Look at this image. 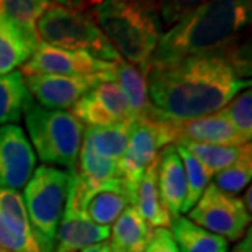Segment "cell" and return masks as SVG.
I'll return each instance as SVG.
<instances>
[{
	"instance_id": "2",
	"label": "cell",
	"mask_w": 252,
	"mask_h": 252,
	"mask_svg": "<svg viewBox=\"0 0 252 252\" xmlns=\"http://www.w3.org/2000/svg\"><path fill=\"white\" fill-rule=\"evenodd\" d=\"M251 10V1L247 0L202 1L162 34L149 66L224 49L250 26Z\"/></svg>"
},
{
	"instance_id": "7",
	"label": "cell",
	"mask_w": 252,
	"mask_h": 252,
	"mask_svg": "<svg viewBox=\"0 0 252 252\" xmlns=\"http://www.w3.org/2000/svg\"><path fill=\"white\" fill-rule=\"evenodd\" d=\"M129 206H133V193L124 178L87 188L76 171H72L66 209L80 213L94 224L109 227Z\"/></svg>"
},
{
	"instance_id": "33",
	"label": "cell",
	"mask_w": 252,
	"mask_h": 252,
	"mask_svg": "<svg viewBox=\"0 0 252 252\" xmlns=\"http://www.w3.org/2000/svg\"><path fill=\"white\" fill-rule=\"evenodd\" d=\"M252 243H251V228H248L247 235L244 237L241 241H238V244L234 247L233 252H252L251 250Z\"/></svg>"
},
{
	"instance_id": "27",
	"label": "cell",
	"mask_w": 252,
	"mask_h": 252,
	"mask_svg": "<svg viewBox=\"0 0 252 252\" xmlns=\"http://www.w3.org/2000/svg\"><path fill=\"white\" fill-rule=\"evenodd\" d=\"M32 55L17 30L0 16V76L14 72Z\"/></svg>"
},
{
	"instance_id": "20",
	"label": "cell",
	"mask_w": 252,
	"mask_h": 252,
	"mask_svg": "<svg viewBox=\"0 0 252 252\" xmlns=\"http://www.w3.org/2000/svg\"><path fill=\"white\" fill-rule=\"evenodd\" d=\"M153 231L135 207L129 206L112 224L109 243L118 252H142L150 243Z\"/></svg>"
},
{
	"instance_id": "14",
	"label": "cell",
	"mask_w": 252,
	"mask_h": 252,
	"mask_svg": "<svg viewBox=\"0 0 252 252\" xmlns=\"http://www.w3.org/2000/svg\"><path fill=\"white\" fill-rule=\"evenodd\" d=\"M175 132L177 143L181 140L216 146H244L251 143L220 111L206 117L175 122Z\"/></svg>"
},
{
	"instance_id": "32",
	"label": "cell",
	"mask_w": 252,
	"mask_h": 252,
	"mask_svg": "<svg viewBox=\"0 0 252 252\" xmlns=\"http://www.w3.org/2000/svg\"><path fill=\"white\" fill-rule=\"evenodd\" d=\"M142 252H180L168 228H156L150 243Z\"/></svg>"
},
{
	"instance_id": "1",
	"label": "cell",
	"mask_w": 252,
	"mask_h": 252,
	"mask_svg": "<svg viewBox=\"0 0 252 252\" xmlns=\"http://www.w3.org/2000/svg\"><path fill=\"white\" fill-rule=\"evenodd\" d=\"M251 87L227 61L223 49L149 66L147 89L154 119L184 122L215 114Z\"/></svg>"
},
{
	"instance_id": "34",
	"label": "cell",
	"mask_w": 252,
	"mask_h": 252,
	"mask_svg": "<svg viewBox=\"0 0 252 252\" xmlns=\"http://www.w3.org/2000/svg\"><path fill=\"white\" fill-rule=\"evenodd\" d=\"M80 252H118L109 241H104V243L95 244V245H91L89 248H84Z\"/></svg>"
},
{
	"instance_id": "36",
	"label": "cell",
	"mask_w": 252,
	"mask_h": 252,
	"mask_svg": "<svg viewBox=\"0 0 252 252\" xmlns=\"http://www.w3.org/2000/svg\"><path fill=\"white\" fill-rule=\"evenodd\" d=\"M0 252H1V251H0Z\"/></svg>"
},
{
	"instance_id": "9",
	"label": "cell",
	"mask_w": 252,
	"mask_h": 252,
	"mask_svg": "<svg viewBox=\"0 0 252 252\" xmlns=\"http://www.w3.org/2000/svg\"><path fill=\"white\" fill-rule=\"evenodd\" d=\"M188 213L187 219L193 224L227 241H238L251 221V215L247 212L243 200L220 190L215 184L207 185Z\"/></svg>"
},
{
	"instance_id": "15",
	"label": "cell",
	"mask_w": 252,
	"mask_h": 252,
	"mask_svg": "<svg viewBox=\"0 0 252 252\" xmlns=\"http://www.w3.org/2000/svg\"><path fill=\"white\" fill-rule=\"evenodd\" d=\"M157 185L162 205L172 219L180 217L187 199V177L174 144L161 150L157 158Z\"/></svg>"
},
{
	"instance_id": "25",
	"label": "cell",
	"mask_w": 252,
	"mask_h": 252,
	"mask_svg": "<svg viewBox=\"0 0 252 252\" xmlns=\"http://www.w3.org/2000/svg\"><path fill=\"white\" fill-rule=\"evenodd\" d=\"M175 144H180L184 149H187L202 164L210 178L233 165L247 150L251 149V143L244 146H216L181 140Z\"/></svg>"
},
{
	"instance_id": "5",
	"label": "cell",
	"mask_w": 252,
	"mask_h": 252,
	"mask_svg": "<svg viewBox=\"0 0 252 252\" xmlns=\"http://www.w3.org/2000/svg\"><path fill=\"white\" fill-rule=\"evenodd\" d=\"M23 115L31 143L44 165L56 164L74 171L86 130L80 121L67 111L46 109L34 101Z\"/></svg>"
},
{
	"instance_id": "4",
	"label": "cell",
	"mask_w": 252,
	"mask_h": 252,
	"mask_svg": "<svg viewBox=\"0 0 252 252\" xmlns=\"http://www.w3.org/2000/svg\"><path fill=\"white\" fill-rule=\"evenodd\" d=\"M36 34L48 45L81 51L105 62L122 61L95 23L90 3L81 6V3L52 1L36 21Z\"/></svg>"
},
{
	"instance_id": "31",
	"label": "cell",
	"mask_w": 252,
	"mask_h": 252,
	"mask_svg": "<svg viewBox=\"0 0 252 252\" xmlns=\"http://www.w3.org/2000/svg\"><path fill=\"white\" fill-rule=\"evenodd\" d=\"M202 1H162L160 3V20L161 24L165 26H175L178 21L190 13L195 7H198Z\"/></svg>"
},
{
	"instance_id": "8",
	"label": "cell",
	"mask_w": 252,
	"mask_h": 252,
	"mask_svg": "<svg viewBox=\"0 0 252 252\" xmlns=\"http://www.w3.org/2000/svg\"><path fill=\"white\" fill-rule=\"evenodd\" d=\"M177 143L175 122L146 119L133 124L129 144L119 161V168L127 188L133 193L146 170L157 161L158 154L167 146Z\"/></svg>"
},
{
	"instance_id": "6",
	"label": "cell",
	"mask_w": 252,
	"mask_h": 252,
	"mask_svg": "<svg viewBox=\"0 0 252 252\" xmlns=\"http://www.w3.org/2000/svg\"><path fill=\"white\" fill-rule=\"evenodd\" d=\"M70 184L72 172L42 164L24 188L23 200L41 252H54Z\"/></svg>"
},
{
	"instance_id": "24",
	"label": "cell",
	"mask_w": 252,
	"mask_h": 252,
	"mask_svg": "<svg viewBox=\"0 0 252 252\" xmlns=\"http://www.w3.org/2000/svg\"><path fill=\"white\" fill-rule=\"evenodd\" d=\"M0 220L6 230L16 238L31 245H38L30 224L23 195L16 189L0 188Z\"/></svg>"
},
{
	"instance_id": "35",
	"label": "cell",
	"mask_w": 252,
	"mask_h": 252,
	"mask_svg": "<svg viewBox=\"0 0 252 252\" xmlns=\"http://www.w3.org/2000/svg\"><path fill=\"white\" fill-rule=\"evenodd\" d=\"M251 199H252V188L251 187H248V188H247V192L244 193V199H241V200H243L244 206H245L247 212H248L250 215H251V212H252Z\"/></svg>"
},
{
	"instance_id": "22",
	"label": "cell",
	"mask_w": 252,
	"mask_h": 252,
	"mask_svg": "<svg viewBox=\"0 0 252 252\" xmlns=\"http://www.w3.org/2000/svg\"><path fill=\"white\" fill-rule=\"evenodd\" d=\"M172 238L180 252H227L228 241L193 224L187 217L172 219L170 225Z\"/></svg>"
},
{
	"instance_id": "13",
	"label": "cell",
	"mask_w": 252,
	"mask_h": 252,
	"mask_svg": "<svg viewBox=\"0 0 252 252\" xmlns=\"http://www.w3.org/2000/svg\"><path fill=\"white\" fill-rule=\"evenodd\" d=\"M70 109L73 117L89 127H105L130 121L126 99L115 81L97 86Z\"/></svg>"
},
{
	"instance_id": "10",
	"label": "cell",
	"mask_w": 252,
	"mask_h": 252,
	"mask_svg": "<svg viewBox=\"0 0 252 252\" xmlns=\"http://www.w3.org/2000/svg\"><path fill=\"white\" fill-rule=\"evenodd\" d=\"M32 98L46 109L72 108L73 105L97 86L115 81V72L89 76H59V74H31L23 76Z\"/></svg>"
},
{
	"instance_id": "23",
	"label": "cell",
	"mask_w": 252,
	"mask_h": 252,
	"mask_svg": "<svg viewBox=\"0 0 252 252\" xmlns=\"http://www.w3.org/2000/svg\"><path fill=\"white\" fill-rule=\"evenodd\" d=\"M34 101L20 70L0 76V126L16 125Z\"/></svg>"
},
{
	"instance_id": "29",
	"label": "cell",
	"mask_w": 252,
	"mask_h": 252,
	"mask_svg": "<svg viewBox=\"0 0 252 252\" xmlns=\"http://www.w3.org/2000/svg\"><path fill=\"white\" fill-rule=\"evenodd\" d=\"M252 178V147L237 161L215 175V185L225 193L235 195L241 192Z\"/></svg>"
},
{
	"instance_id": "30",
	"label": "cell",
	"mask_w": 252,
	"mask_h": 252,
	"mask_svg": "<svg viewBox=\"0 0 252 252\" xmlns=\"http://www.w3.org/2000/svg\"><path fill=\"white\" fill-rule=\"evenodd\" d=\"M230 124L241 135L251 142L252 137V91L251 89L241 91L231 99L224 108L220 109Z\"/></svg>"
},
{
	"instance_id": "21",
	"label": "cell",
	"mask_w": 252,
	"mask_h": 252,
	"mask_svg": "<svg viewBox=\"0 0 252 252\" xmlns=\"http://www.w3.org/2000/svg\"><path fill=\"white\" fill-rule=\"evenodd\" d=\"M133 124L132 121H125L105 127H87L83 135V142L101 157L119 162L126 153Z\"/></svg>"
},
{
	"instance_id": "16",
	"label": "cell",
	"mask_w": 252,
	"mask_h": 252,
	"mask_svg": "<svg viewBox=\"0 0 252 252\" xmlns=\"http://www.w3.org/2000/svg\"><path fill=\"white\" fill-rule=\"evenodd\" d=\"M109 237V227L94 224L80 213L64 207L56 231L54 252H80L91 245L107 241Z\"/></svg>"
},
{
	"instance_id": "19",
	"label": "cell",
	"mask_w": 252,
	"mask_h": 252,
	"mask_svg": "<svg viewBox=\"0 0 252 252\" xmlns=\"http://www.w3.org/2000/svg\"><path fill=\"white\" fill-rule=\"evenodd\" d=\"M51 3L45 0H0V16L17 30L32 52L41 44L36 34V21Z\"/></svg>"
},
{
	"instance_id": "12",
	"label": "cell",
	"mask_w": 252,
	"mask_h": 252,
	"mask_svg": "<svg viewBox=\"0 0 252 252\" xmlns=\"http://www.w3.org/2000/svg\"><path fill=\"white\" fill-rule=\"evenodd\" d=\"M34 149L18 125L0 126V188L26 187L35 171Z\"/></svg>"
},
{
	"instance_id": "18",
	"label": "cell",
	"mask_w": 252,
	"mask_h": 252,
	"mask_svg": "<svg viewBox=\"0 0 252 252\" xmlns=\"http://www.w3.org/2000/svg\"><path fill=\"white\" fill-rule=\"evenodd\" d=\"M133 207L147 224L153 230L168 228L172 217L162 205L158 185H157V161L153 162L136 187Z\"/></svg>"
},
{
	"instance_id": "26",
	"label": "cell",
	"mask_w": 252,
	"mask_h": 252,
	"mask_svg": "<svg viewBox=\"0 0 252 252\" xmlns=\"http://www.w3.org/2000/svg\"><path fill=\"white\" fill-rule=\"evenodd\" d=\"M79 158L80 160L74 171L87 188L97 187L108 181L124 178L119 168V162L101 157L84 142L81 143Z\"/></svg>"
},
{
	"instance_id": "11",
	"label": "cell",
	"mask_w": 252,
	"mask_h": 252,
	"mask_svg": "<svg viewBox=\"0 0 252 252\" xmlns=\"http://www.w3.org/2000/svg\"><path fill=\"white\" fill-rule=\"evenodd\" d=\"M117 63L99 61L81 51H69L41 42L31 58L21 66L23 76L59 74V76H89L115 72Z\"/></svg>"
},
{
	"instance_id": "3",
	"label": "cell",
	"mask_w": 252,
	"mask_h": 252,
	"mask_svg": "<svg viewBox=\"0 0 252 252\" xmlns=\"http://www.w3.org/2000/svg\"><path fill=\"white\" fill-rule=\"evenodd\" d=\"M99 30L126 62L149 67L162 36L160 3L107 0L90 3Z\"/></svg>"
},
{
	"instance_id": "17",
	"label": "cell",
	"mask_w": 252,
	"mask_h": 252,
	"mask_svg": "<svg viewBox=\"0 0 252 252\" xmlns=\"http://www.w3.org/2000/svg\"><path fill=\"white\" fill-rule=\"evenodd\" d=\"M147 72L149 67H140L124 59L115 66V83L125 97L132 122L154 119L153 104L147 89Z\"/></svg>"
},
{
	"instance_id": "28",
	"label": "cell",
	"mask_w": 252,
	"mask_h": 252,
	"mask_svg": "<svg viewBox=\"0 0 252 252\" xmlns=\"http://www.w3.org/2000/svg\"><path fill=\"white\" fill-rule=\"evenodd\" d=\"M177 153L180 154L184 170H185V177H187V199L182 207V213H188L192 207L196 205L199 198L202 196L203 190L209 185L210 177L207 175L202 164L189 153L187 149H184L180 144H174Z\"/></svg>"
}]
</instances>
